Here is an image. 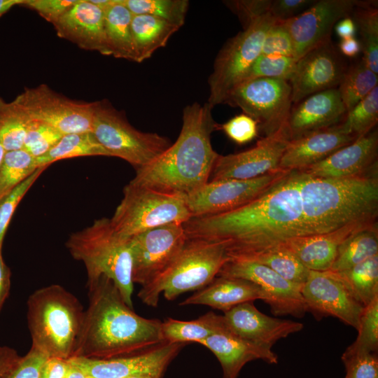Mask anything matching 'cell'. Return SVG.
<instances>
[{
    "mask_svg": "<svg viewBox=\"0 0 378 378\" xmlns=\"http://www.w3.org/2000/svg\"><path fill=\"white\" fill-rule=\"evenodd\" d=\"M300 173L290 171L268 191L234 210L192 217L183 223L188 239L220 244L230 260L246 261L308 235L300 192Z\"/></svg>",
    "mask_w": 378,
    "mask_h": 378,
    "instance_id": "obj_1",
    "label": "cell"
},
{
    "mask_svg": "<svg viewBox=\"0 0 378 378\" xmlns=\"http://www.w3.org/2000/svg\"><path fill=\"white\" fill-rule=\"evenodd\" d=\"M338 46L340 52L349 57H356L361 51L360 42L354 37L341 39Z\"/></svg>",
    "mask_w": 378,
    "mask_h": 378,
    "instance_id": "obj_57",
    "label": "cell"
},
{
    "mask_svg": "<svg viewBox=\"0 0 378 378\" xmlns=\"http://www.w3.org/2000/svg\"><path fill=\"white\" fill-rule=\"evenodd\" d=\"M358 336L349 346L377 353L378 349V297L364 307L357 328Z\"/></svg>",
    "mask_w": 378,
    "mask_h": 378,
    "instance_id": "obj_43",
    "label": "cell"
},
{
    "mask_svg": "<svg viewBox=\"0 0 378 378\" xmlns=\"http://www.w3.org/2000/svg\"><path fill=\"white\" fill-rule=\"evenodd\" d=\"M192 218L186 195L166 193L130 182L110 218L115 231L130 238L161 225L184 223Z\"/></svg>",
    "mask_w": 378,
    "mask_h": 378,
    "instance_id": "obj_8",
    "label": "cell"
},
{
    "mask_svg": "<svg viewBox=\"0 0 378 378\" xmlns=\"http://www.w3.org/2000/svg\"><path fill=\"white\" fill-rule=\"evenodd\" d=\"M346 112L337 88L309 95L291 108L286 127L289 139L332 127Z\"/></svg>",
    "mask_w": 378,
    "mask_h": 378,
    "instance_id": "obj_23",
    "label": "cell"
},
{
    "mask_svg": "<svg viewBox=\"0 0 378 378\" xmlns=\"http://www.w3.org/2000/svg\"><path fill=\"white\" fill-rule=\"evenodd\" d=\"M36 121L62 135L92 132L94 102H81L55 92L48 85L27 88L14 99Z\"/></svg>",
    "mask_w": 378,
    "mask_h": 378,
    "instance_id": "obj_12",
    "label": "cell"
},
{
    "mask_svg": "<svg viewBox=\"0 0 378 378\" xmlns=\"http://www.w3.org/2000/svg\"><path fill=\"white\" fill-rule=\"evenodd\" d=\"M272 0L227 1L225 4L238 16L243 29L269 13Z\"/></svg>",
    "mask_w": 378,
    "mask_h": 378,
    "instance_id": "obj_50",
    "label": "cell"
},
{
    "mask_svg": "<svg viewBox=\"0 0 378 378\" xmlns=\"http://www.w3.org/2000/svg\"><path fill=\"white\" fill-rule=\"evenodd\" d=\"M199 344L216 356L222 368L223 378H237L242 368L254 360L260 359L269 364L278 363V356L272 349L243 340L227 328L202 340Z\"/></svg>",
    "mask_w": 378,
    "mask_h": 378,
    "instance_id": "obj_26",
    "label": "cell"
},
{
    "mask_svg": "<svg viewBox=\"0 0 378 378\" xmlns=\"http://www.w3.org/2000/svg\"><path fill=\"white\" fill-rule=\"evenodd\" d=\"M341 359L345 367L344 378H378L377 353L347 347Z\"/></svg>",
    "mask_w": 378,
    "mask_h": 378,
    "instance_id": "obj_44",
    "label": "cell"
},
{
    "mask_svg": "<svg viewBox=\"0 0 378 378\" xmlns=\"http://www.w3.org/2000/svg\"><path fill=\"white\" fill-rule=\"evenodd\" d=\"M213 107L195 102L183 111V122L176 141L148 165L136 170L132 183L166 193L187 195L209 181L219 155L211 136L219 125Z\"/></svg>",
    "mask_w": 378,
    "mask_h": 378,
    "instance_id": "obj_3",
    "label": "cell"
},
{
    "mask_svg": "<svg viewBox=\"0 0 378 378\" xmlns=\"http://www.w3.org/2000/svg\"><path fill=\"white\" fill-rule=\"evenodd\" d=\"M360 35L363 60L378 74V8L377 1H360L351 14Z\"/></svg>",
    "mask_w": 378,
    "mask_h": 378,
    "instance_id": "obj_33",
    "label": "cell"
},
{
    "mask_svg": "<svg viewBox=\"0 0 378 378\" xmlns=\"http://www.w3.org/2000/svg\"><path fill=\"white\" fill-rule=\"evenodd\" d=\"M224 104L239 107L256 121L259 132L269 136L286 129L293 106L291 88L284 79L253 78L237 85Z\"/></svg>",
    "mask_w": 378,
    "mask_h": 378,
    "instance_id": "obj_11",
    "label": "cell"
},
{
    "mask_svg": "<svg viewBox=\"0 0 378 378\" xmlns=\"http://www.w3.org/2000/svg\"><path fill=\"white\" fill-rule=\"evenodd\" d=\"M356 139L354 136L342 132L334 125L290 140L282 155L279 168L284 171L303 169L326 159Z\"/></svg>",
    "mask_w": 378,
    "mask_h": 378,
    "instance_id": "obj_25",
    "label": "cell"
},
{
    "mask_svg": "<svg viewBox=\"0 0 378 378\" xmlns=\"http://www.w3.org/2000/svg\"><path fill=\"white\" fill-rule=\"evenodd\" d=\"M31 120L15 100L0 97V142L6 151L23 148Z\"/></svg>",
    "mask_w": 378,
    "mask_h": 378,
    "instance_id": "obj_37",
    "label": "cell"
},
{
    "mask_svg": "<svg viewBox=\"0 0 378 378\" xmlns=\"http://www.w3.org/2000/svg\"><path fill=\"white\" fill-rule=\"evenodd\" d=\"M66 246L74 259L84 264L87 284L102 276L108 278L118 289L125 302L133 308L130 238L119 235L110 218L97 219L87 227L71 234Z\"/></svg>",
    "mask_w": 378,
    "mask_h": 378,
    "instance_id": "obj_6",
    "label": "cell"
},
{
    "mask_svg": "<svg viewBox=\"0 0 378 378\" xmlns=\"http://www.w3.org/2000/svg\"><path fill=\"white\" fill-rule=\"evenodd\" d=\"M110 156L92 132L64 134L46 153L36 158L39 167L64 159L83 156Z\"/></svg>",
    "mask_w": 378,
    "mask_h": 378,
    "instance_id": "obj_34",
    "label": "cell"
},
{
    "mask_svg": "<svg viewBox=\"0 0 378 378\" xmlns=\"http://www.w3.org/2000/svg\"><path fill=\"white\" fill-rule=\"evenodd\" d=\"M102 9L110 55L136 62L131 28L133 15L122 4V0H110Z\"/></svg>",
    "mask_w": 378,
    "mask_h": 378,
    "instance_id": "obj_29",
    "label": "cell"
},
{
    "mask_svg": "<svg viewBox=\"0 0 378 378\" xmlns=\"http://www.w3.org/2000/svg\"><path fill=\"white\" fill-rule=\"evenodd\" d=\"M188 237L183 223H173L130 237L132 281L141 286L162 272L177 256Z\"/></svg>",
    "mask_w": 378,
    "mask_h": 378,
    "instance_id": "obj_14",
    "label": "cell"
},
{
    "mask_svg": "<svg viewBox=\"0 0 378 378\" xmlns=\"http://www.w3.org/2000/svg\"><path fill=\"white\" fill-rule=\"evenodd\" d=\"M223 316L227 329L234 335L267 349L304 328L300 322L265 315L253 302L238 304L224 312Z\"/></svg>",
    "mask_w": 378,
    "mask_h": 378,
    "instance_id": "obj_21",
    "label": "cell"
},
{
    "mask_svg": "<svg viewBox=\"0 0 378 378\" xmlns=\"http://www.w3.org/2000/svg\"><path fill=\"white\" fill-rule=\"evenodd\" d=\"M296 62L294 57L260 54L240 83L257 78H280L288 81Z\"/></svg>",
    "mask_w": 378,
    "mask_h": 378,
    "instance_id": "obj_42",
    "label": "cell"
},
{
    "mask_svg": "<svg viewBox=\"0 0 378 378\" xmlns=\"http://www.w3.org/2000/svg\"><path fill=\"white\" fill-rule=\"evenodd\" d=\"M38 168L36 158L24 149L6 151L0 164V200Z\"/></svg>",
    "mask_w": 378,
    "mask_h": 378,
    "instance_id": "obj_39",
    "label": "cell"
},
{
    "mask_svg": "<svg viewBox=\"0 0 378 378\" xmlns=\"http://www.w3.org/2000/svg\"><path fill=\"white\" fill-rule=\"evenodd\" d=\"M46 168L47 167H42L37 169L31 175L0 200V245L3 246L6 230L18 204Z\"/></svg>",
    "mask_w": 378,
    "mask_h": 378,
    "instance_id": "obj_46",
    "label": "cell"
},
{
    "mask_svg": "<svg viewBox=\"0 0 378 378\" xmlns=\"http://www.w3.org/2000/svg\"><path fill=\"white\" fill-rule=\"evenodd\" d=\"M62 136L50 125L32 120L24 139L23 149L36 158H38L51 149Z\"/></svg>",
    "mask_w": 378,
    "mask_h": 378,
    "instance_id": "obj_45",
    "label": "cell"
},
{
    "mask_svg": "<svg viewBox=\"0 0 378 378\" xmlns=\"http://www.w3.org/2000/svg\"><path fill=\"white\" fill-rule=\"evenodd\" d=\"M227 328L223 316L209 312L198 318L185 321L169 318L161 324L165 342H197Z\"/></svg>",
    "mask_w": 378,
    "mask_h": 378,
    "instance_id": "obj_31",
    "label": "cell"
},
{
    "mask_svg": "<svg viewBox=\"0 0 378 378\" xmlns=\"http://www.w3.org/2000/svg\"><path fill=\"white\" fill-rule=\"evenodd\" d=\"M377 84L378 74L363 59L347 66L337 88L346 111L364 99Z\"/></svg>",
    "mask_w": 378,
    "mask_h": 378,
    "instance_id": "obj_36",
    "label": "cell"
},
{
    "mask_svg": "<svg viewBox=\"0 0 378 378\" xmlns=\"http://www.w3.org/2000/svg\"><path fill=\"white\" fill-rule=\"evenodd\" d=\"M276 20L270 14L259 18L230 38L219 51L209 78L208 103L224 104L261 53L266 34Z\"/></svg>",
    "mask_w": 378,
    "mask_h": 378,
    "instance_id": "obj_10",
    "label": "cell"
},
{
    "mask_svg": "<svg viewBox=\"0 0 378 378\" xmlns=\"http://www.w3.org/2000/svg\"><path fill=\"white\" fill-rule=\"evenodd\" d=\"M24 0H0V17L13 7L22 5Z\"/></svg>",
    "mask_w": 378,
    "mask_h": 378,
    "instance_id": "obj_58",
    "label": "cell"
},
{
    "mask_svg": "<svg viewBox=\"0 0 378 378\" xmlns=\"http://www.w3.org/2000/svg\"><path fill=\"white\" fill-rule=\"evenodd\" d=\"M89 305L72 357L107 359L135 354L164 343L162 322L136 314L114 283L102 276L87 284Z\"/></svg>",
    "mask_w": 378,
    "mask_h": 378,
    "instance_id": "obj_2",
    "label": "cell"
},
{
    "mask_svg": "<svg viewBox=\"0 0 378 378\" xmlns=\"http://www.w3.org/2000/svg\"><path fill=\"white\" fill-rule=\"evenodd\" d=\"M66 378H89V377L80 368L69 363Z\"/></svg>",
    "mask_w": 378,
    "mask_h": 378,
    "instance_id": "obj_59",
    "label": "cell"
},
{
    "mask_svg": "<svg viewBox=\"0 0 378 378\" xmlns=\"http://www.w3.org/2000/svg\"><path fill=\"white\" fill-rule=\"evenodd\" d=\"M69 367L68 360L49 357L43 372V378H66Z\"/></svg>",
    "mask_w": 378,
    "mask_h": 378,
    "instance_id": "obj_53",
    "label": "cell"
},
{
    "mask_svg": "<svg viewBox=\"0 0 378 378\" xmlns=\"http://www.w3.org/2000/svg\"><path fill=\"white\" fill-rule=\"evenodd\" d=\"M301 292L307 312L316 319L334 316L357 330L364 307L338 272L310 270Z\"/></svg>",
    "mask_w": 378,
    "mask_h": 378,
    "instance_id": "obj_15",
    "label": "cell"
},
{
    "mask_svg": "<svg viewBox=\"0 0 378 378\" xmlns=\"http://www.w3.org/2000/svg\"><path fill=\"white\" fill-rule=\"evenodd\" d=\"M6 150L5 148H4V146H2V144H1L0 142V164L4 159V157L5 155V153H6Z\"/></svg>",
    "mask_w": 378,
    "mask_h": 378,
    "instance_id": "obj_61",
    "label": "cell"
},
{
    "mask_svg": "<svg viewBox=\"0 0 378 378\" xmlns=\"http://www.w3.org/2000/svg\"><path fill=\"white\" fill-rule=\"evenodd\" d=\"M78 0H24L21 6L37 12L53 24L66 13Z\"/></svg>",
    "mask_w": 378,
    "mask_h": 378,
    "instance_id": "obj_51",
    "label": "cell"
},
{
    "mask_svg": "<svg viewBox=\"0 0 378 378\" xmlns=\"http://www.w3.org/2000/svg\"><path fill=\"white\" fill-rule=\"evenodd\" d=\"M360 0H316L306 10L284 20L298 60L309 50L331 40L333 27L350 16Z\"/></svg>",
    "mask_w": 378,
    "mask_h": 378,
    "instance_id": "obj_17",
    "label": "cell"
},
{
    "mask_svg": "<svg viewBox=\"0 0 378 378\" xmlns=\"http://www.w3.org/2000/svg\"><path fill=\"white\" fill-rule=\"evenodd\" d=\"M346 69L331 40L307 52L297 60L288 80L293 105L313 94L337 88Z\"/></svg>",
    "mask_w": 378,
    "mask_h": 378,
    "instance_id": "obj_18",
    "label": "cell"
},
{
    "mask_svg": "<svg viewBox=\"0 0 378 378\" xmlns=\"http://www.w3.org/2000/svg\"><path fill=\"white\" fill-rule=\"evenodd\" d=\"M125 378H162V377L156 376L151 374H136Z\"/></svg>",
    "mask_w": 378,
    "mask_h": 378,
    "instance_id": "obj_60",
    "label": "cell"
},
{
    "mask_svg": "<svg viewBox=\"0 0 378 378\" xmlns=\"http://www.w3.org/2000/svg\"><path fill=\"white\" fill-rule=\"evenodd\" d=\"M376 255H378L377 223L349 235L340 245L329 270L342 272Z\"/></svg>",
    "mask_w": 378,
    "mask_h": 378,
    "instance_id": "obj_32",
    "label": "cell"
},
{
    "mask_svg": "<svg viewBox=\"0 0 378 378\" xmlns=\"http://www.w3.org/2000/svg\"><path fill=\"white\" fill-rule=\"evenodd\" d=\"M52 24L59 37L82 49L110 55L104 11L90 0H78Z\"/></svg>",
    "mask_w": 378,
    "mask_h": 378,
    "instance_id": "obj_24",
    "label": "cell"
},
{
    "mask_svg": "<svg viewBox=\"0 0 378 378\" xmlns=\"http://www.w3.org/2000/svg\"><path fill=\"white\" fill-rule=\"evenodd\" d=\"M92 132L110 156L125 160L136 170L152 162L172 144L155 132L136 130L105 100L94 102Z\"/></svg>",
    "mask_w": 378,
    "mask_h": 378,
    "instance_id": "obj_9",
    "label": "cell"
},
{
    "mask_svg": "<svg viewBox=\"0 0 378 378\" xmlns=\"http://www.w3.org/2000/svg\"><path fill=\"white\" fill-rule=\"evenodd\" d=\"M48 358L46 354L31 346L27 354L21 356L4 378H43V368Z\"/></svg>",
    "mask_w": 378,
    "mask_h": 378,
    "instance_id": "obj_49",
    "label": "cell"
},
{
    "mask_svg": "<svg viewBox=\"0 0 378 378\" xmlns=\"http://www.w3.org/2000/svg\"><path fill=\"white\" fill-rule=\"evenodd\" d=\"M83 316L80 302L62 286L37 289L27 300L31 346L48 357L69 359L76 349Z\"/></svg>",
    "mask_w": 378,
    "mask_h": 378,
    "instance_id": "obj_5",
    "label": "cell"
},
{
    "mask_svg": "<svg viewBox=\"0 0 378 378\" xmlns=\"http://www.w3.org/2000/svg\"><path fill=\"white\" fill-rule=\"evenodd\" d=\"M246 261L264 265L285 279L300 284L306 281L310 271L284 244L267 250Z\"/></svg>",
    "mask_w": 378,
    "mask_h": 378,
    "instance_id": "obj_40",
    "label": "cell"
},
{
    "mask_svg": "<svg viewBox=\"0 0 378 378\" xmlns=\"http://www.w3.org/2000/svg\"><path fill=\"white\" fill-rule=\"evenodd\" d=\"M377 122L378 86L346 111L342 120L335 126L342 132L359 138L374 129Z\"/></svg>",
    "mask_w": 378,
    "mask_h": 378,
    "instance_id": "obj_38",
    "label": "cell"
},
{
    "mask_svg": "<svg viewBox=\"0 0 378 378\" xmlns=\"http://www.w3.org/2000/svg\"><path fill=\"white\" fill-rule=\"evenodd\" d=\"M316 0H272L269 13L276 20L284 21L300 14Z\"/></svg>",
    "mask_w": 378,
    "mask_h": 378,
    "instance_id": "obj_52",
    "label": "cell"
},
{
    "mask_svg": "<svg viewBox=\"0 0 378 378\" xmlns=\"http://www.w3.org/2000/svg\"><path fill=\"white\" fill-rule=\"evenodd\" d=\"M89 378H92V377H89Z\"/></svg>",
    "mask_w": 378,
    "mask_h": 378,
    "instance_id": "obj_62",
    "label": "cell"
},
{
    "mask_svg": "<svg viewBox=\"0 0 378 378\" xmlns=\"http://www.w3.org/2000/svg\"><path fill=\"white\" fill-rule=\"evenodd\" d=\"M132 34L136 62L150 58L155 50L164 47L179 27L150 15H133Z\"/></svg>",
    "mask_w": 378,
    "mask_h": 378,
    "instance_id": "obj_30",
    "label": "cell"
},
{
    "mask_svg": "<svg viewBox=\"0 0 378 378\" xmlns=\"http://www.w3.org/2000/svg\"><path fill=\"white\" fill-rule=\"evenodd\" d=\"M20 358L14 349L0 345V378H4L17 365Z\"/></svg>",
    "mask_w": 378,
    "mask_h": 378,
    "instance_id": "obj_54",
    "label": "cell"
},
{
    "mask_svg": "<svg viewBox=\"0 0 378 378\" xmlns=\"http://www.w3.org/2000/svg\"><path fill=\"white\" fill-rule=\"evenodd\" d=\"M378 132L365 136L337 150L326 159L301 170L312 178H340L360 175L377 168Z\"/></svg>",
    "mask_w": 378,
    "mask_h": 378,
    "instance_id": "obj_22",
    "label": "cell"
},
{
    "mask_svg": "<svg viewBox=\"0 0 378 378\" xmlns=\"http://www.w3.org/2000/svg\"><path fill=\"white\" fill-rule=\"evenodd\" d=\"M185 344L164 342L125 356L107 359L71 357L68 361L80 368L92 378H125L136 374L162 377L168 365Z\"/></svg>",
    "mask_w": 378,
    "mask_h": 378,
    "instance_id": "obj_20",
    "label": "cell"
},
{
    "mask_svg": "<svg viewBox=\"0 0 378 378\" xmlns=\"http://www.w3.org/2000/svg\"><path fill=\"white\" fill-rule=\"evenodd\" d=\"M290 141L286 129L263 136L244 151L219 155L211 173V181L251 179L279 169L282 155Z\"/></svg>",
    "mask_w": 378,
    "mask_h": 378,
    "instance_id": "obj_19",
    "label": "cell"
},
{
    "mask_svg": "<svg viewBox=\"0 0 378 378\" xmlns=\"http://www.w3.org/2000/svg\"><path fill=\"white\" fill-rule=\"evenodd\" d=\"M217 276L235 277L258 285L275 316L302 318L307 312L302 295V284L289 281L270 267L255 262L229 260Z\"/></svg>",
    "mask_w": 378,
    "mask_h": 378,
    "instance_id": "obj_16",
    "label": "cell"
},
{
    "mask_svg": "<svg viewBox=\"0 0 378 378\" xmlns=\"http://www.w3.org/2000/svg\"><path fill=\"white\" fill-rule=\"evenodd\" d=\"M338 273L363 307L378 297V255Z\"/></svg>",
    "mask_w": 378,
    "mask_h": 378,
    "instance_id": "obj_35",
    "label": "cell"
},
{
    "mask_svg": "<svg viewBox=\"0 0 378 378\" xmlns=\"http://www.w3.org/2000/svg\"><path fill=\"white\" fill-rule=\"evenodd\" d=\"M132 15H150L181 27L188 9L186 0H122Z\"/></svg>",
    "mask_w": 378,
    "mask_h": 378,
    "instance_id": "obj_41",
    "label": "cell"
},
{
    "mask_svg": "<svg viewBox=\"0 0 378 378\" xmlns=\"http://www.w3.org/2000/svg\"><path fill=\"white\" fill-rule=\"evenodd\" d=\"M229 260L220 244L188 239L174 260L141 287L138 297L143 303L156 307L161 293L173 300L184 293L200 290L217 276Z\"/></svg>",
    "mask_w": 378,
    "mask_h": 378,
    "instance_id": "obj_7",
    "label": "cell"
},
{
    "mask_svg": "<svg viewBox=\"0 0 378 378\" xmlns=\"http://www.w3.org/2000/svg\"><path fill=\"white\" fill-rule=\"evenodd\" d=\"M262 55H275L295 57L294 46L284 21L276 20L265 37Z\"/></svg>",
    "mask_w": 378,
    "mask_h": 378,
    "instance_id": "obj_47",
    "label": "cell"
},
{
    "mask_svg": "<svg viewBox=\"0 0 378 378\" xmlns=\"http://www.w3.org/2000/svg\"><path fill=\"white\" fill-rule=\"evenodd\" d=\"M255 300L264 301L265 295L254 283L239 278L216 276L179 305L203 304L225 312L238 304Z\"/></svg>",
    "mask_w": 378,
    "mask_h": 378,
    "instance_id": "obj_28",
    "label": "cell"
},
{
    "mask_svg": "<svg viewBox=\"0 0 378 378\" xmlns=\"http://www.w3.org/2000/svg\"><path fill=\"white\" fill-rule=\"evenodd\" d=\"M373 225H349L331 232L296 237L288 240L284 245L308 270L326 271L330 270L340 245L349 235Z\"/></svg>",
    "mask_w": 378,
    "mask_h": 378,
    "instance_id": "obj_27",
    "label": "cell"
},
{
    "mask_svg": "<svg viewBox=\"0 0 378 378\" xmlns=\"http://www.w3.org/2000/svg\"><path fill=\"white\" fill-rule=\"evenodd\" d=\"M218 130H223L232 141L239 145L251 141L259 133L256 121L244 113L219 125Z\"/></svg>",
    "mask_w": 378,
    "mask_h": 378,
    "instance_id": "obj_48",
    "label": "cell"
},
{
    "mask_svg": "<svg viewBox=\"0 0 378 378\" xmlns=\"http://www.w3.org/2000/svg\"><path fill=\"white\" fill-rule=\"evenodd\" d=\"M11 272L2 256V246L0 245V312L8 298L10 288Z\"/></svg>",
    "mask_w": 378,
    "mask_h": 378,
    "instance_id": "obj_55",
    "label": "cell"
},
{
    "mask_svg": "<svg viewBox=\"0 0 378 378\" xmlns=\"http://www.w3.org/2000/svg\"><path fill=\"white\" fill-rule=\"evenodd\" d=\"M300 173V192L308 235L331 232L349 225L377 223V168L340 178H312Z\"/></svg>",
    "mask_w": 378,
    "mask_h": 378,
    "instance_id": "obj_4",
    "label": "cell"
},
{
    "mask_svg": "<svg viewBox=\"0 0 378 378\" xmlns=\"http://www.w3.org/2000/svg\"><path fill=\"white\" fill-rule=\"evenodd\" d=\"M289 172L279 169L251 179L210 181L186 195V204L192 218L226 213L259 197Z\"/></svg>",
    "mask_w": 378,
    "mask_h": 378,
    "instance_id": "obj_13",
    "label": "cell"
},
{
    "mask_svg": "<svg viewBox=\"0 0 378 378\" xmlns=\"http://www.w3.org/2000/svg\"><path fill=\"white\" fill-rule=\"evenodd\" d=\"M335 31L341 39L354 37L356 28L351 16L340 20L335 27Z\"/></svg>",
    "mask_w": 378,
    "mask_h": 378,
    "instance_id": "obj_56",
    "label": "cell"
}]
</instances>
